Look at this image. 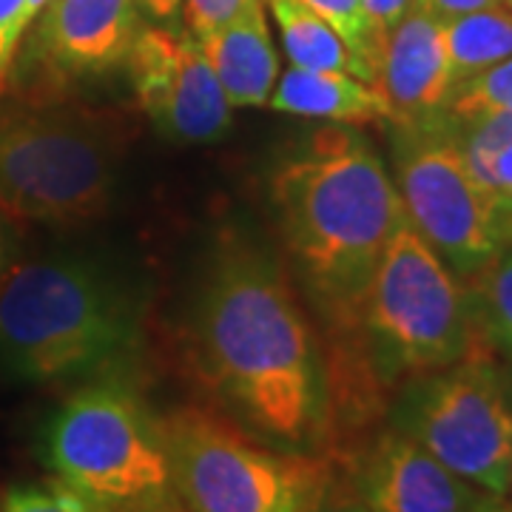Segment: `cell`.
<instances>
[{"label":"cell","instance_id":"6da1fadb","mask_svg":"<svg viewBox=\"0 0 512 512\" xmlns=\"http://www.w3.org/2000/svg\"><path fill=\"white\" fill-rule=\"evenodd\" d=\"M194 359L239 430L285 453L328 456L330 356L274 256L239 239L217 254L194 308Z\"/></svg>","mask_w":512,"mask_h":512},{"label":"cell","instance_id":"7a4b0ae2","mask_svg":"<svg viewBox=\"0 0 512 512\" xmlns=\"http://www.w3.org/2000/svg\"><path fill=\"white\" fill-rule=\"evenodd\" d=\"M279 237L330 328L353 336L379 256L407 220L387 165L362 134L322 128L271 177Z\"/></svg>","mask_w":512,"mask_h":512},{"label":"cell","instance_id":"3957f363","mask_svg":"<svg viewBox=\"0 0 512 512\" xmlns=\"http://www.w3.org/2000/svg\"><path fill=\"white\" fill-rule=\"evenodd\" d=\"M134 328L120 276L94 259H35L0 282V370L18 382L92 379L131 350Z\"/></svg>","mask_w":512,"mask_h":512},{"label":"cell","instance_id":"277c9868","mask_svg":"<svg viewBox=\"0 0 512 512\" xmlns=\"http://www.w3.org/2000/svg\"><path fill=\"white\" fill-rule=\"evenodd\" d=\"M123 163L109 111L63 97L0 103V208L40 225H83L106 214Z\"/></svg>","mask_w":512,"mask_h":512},{"label":"cell","instance_id":"5b68a950","mask_svg":"<svg viewBox=\"0 0 512 512\" xmlns=\"http://www.w3.org/2000/svg\"><path fill=\"white\" fill-rule=\"evenodd\" d=\"M353 339L379 384H396L478 350L470 293L404 220L379 256L356 308Z\"/></svg>","mask_w":512,"mask_h":512},{"label":"cell","instance_id":"8992f818","mask_svg":"<svg viewBox=\"0 0 512 512\" xmlns=\"http://www.w3.org/2000/svg\"><path fill=\"white\" fill-rule=\"evenodd\" d=\"M43 458L55 478L114 512H146L174 495L160 419L114 379L83 384L57 407Z\"/></svg>","mask_w":512,"mask_h":512},{"label":"cell","instance_id":"52a82bcc","mask_svg":"<svg viewBox=\"0 0 512 512\" xmlns=\"http://www.w3.org/2000/svg\"><path fill=\"white\" fill-rule=\"evenodd\" d=\"M160 427L185 512H305L333 476L328 458L276 450L194 404L171 410Z\"/></svg>","mask_w":512,"mask_h":512},{"label":"cell","instance_id":"ba28073f","mask_svg":"<svg viewBox=\"0 0 512 512\" xmlns=\"http://www.w3.org/2000/svg\"><path fill=\"white\" fill-rule=\"evenodd\" d=\"M393 165L407 222L461 282L510 248L512 214L478 180L444 114L396 120Z\"/></svg>","mask_w":512,"mask_h":512},{"label":"cell","instance_id":"9c48e42d","mask_svg":"<svg viewBox=\"0 0 512 512\" xmlns=\"http://www.w3.org/2000/svg\"><path fill=\"white\" fill-rule=\"evenodd\" d=\"M390 427L421 444L478 493L507 498L512 413L501 370L481 350L407 379L390 407Z\"/></svg>","mask_w":512,"mask_h":512},{"label":"cell","instance_id":"30bf717a","mask_svg":"<svg viewBox=\"0 0 512 512\" xmlns=\"http://www.w3.org/2000/svg\"><path fill=\"white\" fill-rule=\"evenodd\" d=\"M137 106L174 146H211L234 123V106L191 32L140 26L126 55Z\"/></svg>","mask_w":512,"mask_h":512},{"label":"cell","instance_id":"8fae6325","mask_svg":"<svg viewBox=\"0 0 512 512\" xmlns=\"http://www.w3.org/2000/svg\"><path fill=\"white\" fill-rule=\"evenodd\" d=\"M140 26L137 0H49L20 40L9 77L26 97H52L126 63Z\"/></svg>","mask_w":512,"mask_h":512},{"label":"cell","instance_id":"7c38bea8","mask_svg":"<svg viewBox=\"0 0 512 512\" xmlns=\"http://www.w3.org/2000/svg\"><path fill=\"white\" fill-rule=\"evenodd\" d=\"M348 478L370 512H473L481 495L393 427L367 441Z\"/></svg>","mask_w":512,"mask_h":512},{"label":"cell","instance_id":"4fadbf2b","mask_svg":"<svg viewBox=\"0 0 512 512\" xmlns=\"http://www.w3.org/2000/svg\"><path fill=\"white\" fill-rule=\"evenodd\" d=\"M376 89L384 94L393 120H427L447 109L453 77L444 49L441 20L424 12L419 3L407 9L396 29L387 35Z\"/></svg>","mask_w":512,"mask_h":512},{"label":"cell","instance_id":"5bb4252c","mask_svg":"<svg viewBox=\"0 0 512 512\" xmlns=\"http://www.w3.org/2000/svg\"><path fill=\"white\" fill-rule=\"evenodd\" d=\"M197 43L234 109L268 106L279 80V55L262 0H251L231 23Z\"/></svg>","mask_w":512,"mask_h":512},{"label":"cell","instance_id":"9a60e30c","mask_svg":"<svg viewBox=\"0 0 512 512\" xmlns=\"http://www.w3.org/2000/svg\"><path fill=\"white\" fill-rule=\"evenodd\" d=\"M268 106L279 114L328 120L339 126L393 120L384 94L350 72H316L291 66L288 72L279 74Z\"/></svg>","mask_w":512,"mask_h":512},{"label":"cell","instance_id":"2e32d148","mask_svg":"<svg viewBox=\"0 0 512 512\" xmlns=\"http://www.w3.org/2000/svg\"><path fill=\"white\" fill-rule=\"evenodd\" d=\"M441 32L453 89L512 57V12L507 6H487L441 20Z\"/></svg>","mask_w":512,"mask_h":512},{"label":"cell","instance_id":"e0dca14e","mask_svg":"<svg viewBox=\"0 0 512 512\" xmlns=\"http://www.w3.org/2000/svg\"><path fill=\"white\" fill-rule=\"evenodd\" d=\"M262 3L274 15L282 49L291 60V66L316 69V72H350L359 77L356 60L342 43V37L302 0H262Z\"/></svg>","mask_w":512,"mask_h":512},{"label":"cell","instance_id":"ac0fdd59","mask_svg":"<svg viewBox=\"0 0 512 512\" xmlns=\"http://www.w3.org/2000/svg\"><path fill=\"white\" fill-rule=\"evenodd\" d=\"M458 143L478 174L512 214V117H490L476 123H450Z\"/></svg>","mask_w":512,"mask_h":512},{"label":"cell","instance_id":"d6986e66","mask_svg":"<svg viewBox=\"0 0 512 512\" xmlns=\"http://www.w3.org/2000/svg\"><path fill=\"white\" fill-rule=\"evenodd\" d=\"M467 293L481 339L512 356V245L470 279Z\"/></svg>","mask_w":512,"mask_h":512},{"label":"cell","instance_id":"ffe728a7","mask_svg":"<svg viewBox=\"0 0 512 512\" xmlns=\"http://www.w3.org/2000/svg\"><path fill=\"white\" fill-rule=\"evenodd\" d=\"M311 12L328 23L342 43L350 49L356 60L359 77L376 86L379 83V66H382L384 37L376 32L365 9V0H302Z\"/></svg>","mask_w":512,"mask_h":512},{"label":"cell","instance_id":"44dd1931","mask_svg":"<svg viewBox=\"0 0 512 512\" xmlns=\"http://www.w3.org/2000/svg\"><path fill=\"white\" fill-rule=\"evenodd\" d=\"M444 117L450 123L512 117V57L456 86L447 100Z\"/></svg>","mask_w":512,"mask_h":512},{"label":"cell","instance_id":"7402d4cb","mask_svg":"<svg viewBox=\"0 0 512 512\" xmlns=\"http://www.w3.org/2000/svg\"><path fill=\"white\" fill-rule=\"evenodd\" d=\"M0 512H114L92 495L80 493L66 481L52 478L40 484H18L0 501Z\"/></svg>","mask_w":512,"mask_h":512},{"label":"cell","instance_id":"603a6c76","mask_svg":"<svg viewBox=\"0 0 512 512\" xmlns=\"http://www.w3.org/2000/svg\"><path fill=\"white\" fill-rule=\"evenodd\" d=\"M248 3L251 0H183L180 9L185 12L188 32L200 40L222 29L225 23H231Z\"/></svg>","mask_w":512,"mask_h":512},{"label":"cell","instance_id":"cb8c5ba5","mask_svg":"<svg viewBox=\"0 0 512 512\" xmlns=\"http://www.w3.org/2000/svg\"><path fill=\"white\" fill-rule=\"evenodd\" d=\"M23 9H26V0H0V94L6 89L9 69L15 63L20 40L26 35Z\"/></svg>","mask_w":512,"mask_h":512},{"label":"cell","instance_id":"d4e9b609","mask_svg":"<svg viewBox=\"0 0 512 512\" xmlns=\"http://www.w3.org/2000/svg\"><path fill=\"white\" fill-rule=\"evenodd\" d=\"M305 512H370L362 504V498L356 495L350 478H336L330 476V481L325 484V490L316 495L311 507Z\"/></svg>","mask_w":512,"mask_h":512},{"label":"cell","instance_id":"484cf974","mask_svg":"<svg viewBox=\"0 0 512 512\" xmlns=\"http://www.w3.org/2000/svg\"><path fill=\"white\" fill-rule=\"evenodd\" d=\"M410 6H413V0H365L367 18L384 40L396 29V23L407 15Z\"/></svg>","mask_w":512,"mask_h":512},{"label":"cell","instance_id":"4316f807","mask_svg":"<svg viewBox=\"0 0 512 512\" xmlns=\"http://www.w3.org/2000/svg\"><path fill=\"white\" fill-rule=\"evenodd\" d=\"M413 3H419L424 12H430L439 20L458 18L476 9H487V6H501V0H413Z\"/></svg>","mask_w":512,"mask_h":512},{"label":"cell","instance_id":"83f0119b","mask_svg":"<svg viewBox=\"0 0 512 512\" xmlns=\"http://www.w3.org/2000/svg\"><path fill=\"white\" fill-rule=\"evenodd\" d=\"M180 3L183 0H137V6L146 12L148 18L160 20V23H174L180 15Z\"/></svg>","mask_w":512,"mask_h":512},{"label":"cell","instance_id":"f1b7e54d","mask_svg":"<svg viewBox=\"0 0 512 512\" xmlns=\"http://www.w3.org/2000/svg\"><path fill=\"white\" fill-rule=\"evenodd\" d=\"M473 512H512V501L507 498H498V495L481 493L476 501V510Z\"/></svg>","mask_w":512,"mask_h":512},{"label":"cell","instance_id":"f546056e","mask_svg":"<svg viewBox=\"0 0 512 512\" xmlns=\"http://www.w3.org/2000/svg\"><path fill=\"white\" fill-rule=\"evenodd\" d=\"M6 256H9V239H6L3 222H0V282L6 279Z\"/></svg>","mask_w":512,"mask_h":512},{"label":"cell","instance_id":"4dcf8cb0","mask_svg":"<svg viewBox=\"0 0 512 512\" xmlns=\"http://www.w3.org/2000/svg\"><path fill=\"white\" fill-rule=\"evenodd\" d=\"M146 512H185L183 504L177 501V495H171L168 501H163V504H157V507H151V510Z\"/></svg>","mask_w":512,"mask_h":512},{"label":"cell","instance_id":"1f68e13d","mask_svg":"<svg viewBox=\"0 0 512 512\" xmlns=\"http://www.w3.org/2000/svg\"><path fill=\"white\" fill-rule=\"evenodd\" d=\"M501 382H504V396H507V404H510V413H512V365L510 370H504V373H501Z\"/></svg>","mask_w":512,"mask_h":512},{"label":"cell","instance_id":"d6a6232c","mask_svg":"<svg viewBox=\"0 0 512 512\" xmlns=\"http://www.w3.org/2000/svg\"><path fill=\"white\" fill-rule=\"evenodd\" d=\"M507 501H512V456H510V481H507Z\"/></svg>","mask_w":512,"mask_h":512},{"label":"cell","instance_id":"836d02e7","mask_svg":"<svg viewBox=\"0 0 512 512\" xmlns=\"http://www.w3.org/2000/svg\"><path fill=\"white\" fill-rule=\"evenodd\" d=\"M501 6H507V9L512 12V0H501Z\"/></svg>","mask_w":512,"mask_h":512}]
</instances>
